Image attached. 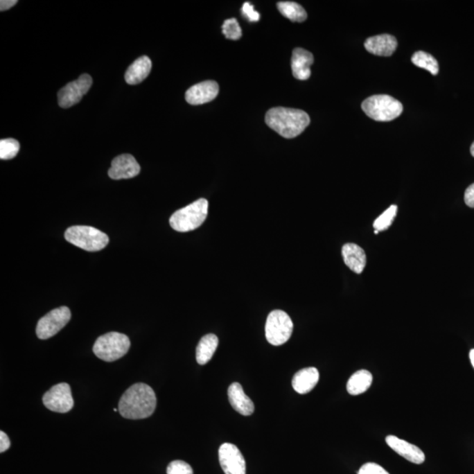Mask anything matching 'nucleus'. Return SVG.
I'll use <instances>...</instances> for the list:
<instances>
[{"label":"nucleus","mask_w":474,"mask_h":474,"mask_svg":"<svg viewBox=\"0 0 474 474\" xmlns=\"http://www.w3.org/2000/svg\"><path fill=\"white\" fill-rule=\"evenodd\" d=\"M140 170L141 167L136 158L130 154H124L112 161L108 176L115 180L128 179L137 177Z\"/></svg>","instance_id":"12"},{"label":"nucleus","mask_w":474,"mask_h":474,"mask_svg":"<svg viewBox=\"0 0 474 474\" xmlns=\"http://www.w3.org/2000/svg\"><path fill=\"white\" fill-rule=\"evenodd\" d=\"M219 460L225 474H246L245 457L235 444L225 443L220 446Z\"/></svg>","instance_id":"11"},{"label":"nucleus","mask_w":474,"mask_h":474,"mask_svg":"<svg viewBox=\"0 0 474 474\" xmlns=\"http://www.w3.org/2000/svg\"><path fill=\"white\" fill-rule=\"evenodd\" d=\"M358 474H390L376 463H367L361 466Z\"/></svg>","instance_id":"29"},{"label":"nucleus","mask_w":474,"mask_h":474,"mask_svg":"<svg viewBox=\"0 0 474 474\" xmlns=\"http://www.w3.org/2000/svg\"><path fill=\"white\" fill-rule=\"evenodd\" d=\"M373 383V375L367 370L356 371L349 378L347 383L348 393L351 395H358L365 393Z\"/></svg>","instance_id":"22"},{"label":"nucleus","mask_w":474,"mask_h":474,"mask_svg":"<svg viewBox=\"0 0 474 474\" xmlns=\"http://www.w3.org/2000/svg\"><path fill=\"white\" fill-rule=\"evenodd\" d=\"M44 406L53 412L67 413L74 406L70 385L60 383L55 385L42 398Z\"/></svg>","instance_id":"9"},{"label":"nucleus","mask_w":474,"mask_h":474,"mask_svg":"<svg viewBox=\"0 0 474 474\" xmlns=\"http://www.w3.org/2000/svg\"><path fill=\"white\" fill-rule=\"evenodd\" d=\"M314 61L312 53L304 49H295L292 55V71L294 77L299 80H308L311 76L310 67Z\"/></svg>","instance_id":"15"},{"label":"nucleus","mask_w":474,"mask_h":474,"mask_svg":"<svg viewBox=\"0 0 474 474\" xmlns=\"http://www.w3.org/2000/svg\"><path fill=\"white\" fill-rule=\"evenodd\" d=\"M465 202L467 206L474 209V184H471L466 191Z\"/></svg>","instance_id":"32"},{"label":"nucleus","mask_w":474,"mask_h":474,"mask_svg":"<svg viewBox=\"0 0 474 474\" xmlns=\"http://www.w3.org/2000/svg\"><path fill=\"white\" fill-rule=\"evenodd\" d=\"M386 442L391 449H393L395 453L411 463L420 465L425 460V455H424L423 450L419 447L407 442V441L400 439L399 437L395 436H388Z\"/></svg>","instance_id":"14"},{"label":"nucleus","mask_w":474,"mask_h":474,"mask_svg":"<svg viewBox=\"0 0 474 474\" xmlns=\"http://www.w3.org/2000/svg\"><path fill=\"white\" fill-rule=\"evenodd\" d=\"M471 154H472V156L474 157V141L473 143L472 144V146H471Z\"/></svg>","instance_id":"35"},{"label":"nucleus","mask_w":474,"mask_h":474,"mask_svg":"<svg viewBox=\"0 0 474 474\" xmlns=\"http://www.w3.org/2000/svg\"><path fill=\"white\" fill-rule=\"evenodd\" d=\"M362 109L374 121H390L400 116L403 105L389 95H374L362 103Z\"/></svg>","instance_id":"4"},{"label":"nucleus","mask_w":474,"mask_h":474,"mask_svg":"<svg viewBox=\"0 0 474 474\" xmlns=\"http://www.w3.org/2000/svg\"><path fill=\"white\" fill-rule=\"evenodd\" d=\"M167 474H193L192 467L182 460H175L167 467Z\"/></svg>","instance_id":"28"},{"label":"nucleus","mask_w":474,"mask_h":474,"mask_svg":"<svg viewBox=\"0 0 474 474\" xmlns=\"http://www.w3.org/2000/svg\"><path fill=\"white\" fill-rule=\"evenodd\" d=\"M219 339L216 335L209 334L200 339L196 349V360L199 365L209 363L218 347Z\"/></svg>","instance_id":"21"},{"label":"nucleus","mask_w":474,"mask_h":474,"mask_svg":"<svg viewBox=\"0 0 474 474\" xmlns=\"http://www.w3.org/2000/svg\"><path fill=\"white\" fill-rule=\"evenodd\" d=\"M219 94V85L216 81H204L194 85L186 92V100L190 105H198L215 100Z\"/></svg>","instance_id":"13"},{"label":"nucleus","mask_w":474,"mask_h":474,"mask_svg":"<svg viewBox=\"0 0 474 474\" xmlns=\"http://www.w3.org/2000/svg\"><path fill=\"white\" fill-rule=\"evenodd\" d=\"M157 407V396L150 386L137 383L121 396L118 410L127 419L139 420L152 416Z\"/></svg>","instance_id":"1"},{"label":"nucleus","mask_w":474,"mask_h":474,"mask_svg":"<svg viewBox=\"0 0 474 474\" xmlns=\"http://www.w3.org/2000/svg\"><path fill=\"white\" fill-rule=\"evenodd\" d=\"M412 62L417 67L425 69L426 71H430L431 74L436 76L439 71V65L437 59L429 54V53L423 51H417L414 53L412 57Z\"/></svg>","instance_id":"24"},{"label":"nucleus","mask_w":474,"mask_h":474,"mask_svg":"<svg viewBox=\"0 0 474 474\" xmlns=\"http://www.w3.org/2000/svg\"><path fill=\"white\" fill-rule=\"evenodd\" d=\"M396 38L391 35H380L368 38L365 42V48L371 54L380 57H390L396 51Z\"/></svg>","instance_id":"16"},{"label":"nucleus","mask_w":474,"mask_h":474,"mask_svg":"<svg viewBox=\"0 0 474 474\" xmlns=\"http://www.w3.org/2000/svg\"><path fill=\"white\" fill-rule=\"evenodd\" d=\"M92 85L90 75L83 74L77 80L66 85L58 92V105L62 108H69L82 100L87 94Z\"/></svg>","instance_id":"10"},{"label":"nucleus","mask_w":474,"mask_h":474,"mask_svg":"<svg viewBox=\"0 0 474 474\" xmlns=\"http://www.w3.org/2000/svg\"><path fill=\"white\" fill-rule=\"evenodd\" d=\"M71 317V313L67 307L55 308L40 319L36 327V335L42 340L54 337L67 325Z\"/></svg>","instance_id":"8"},{"label":"nucleus","mask_w":474,"mask_h":474,"mask_svg":"<svg viewBox=\"0 0 474 474\" xmlns=\"http://www.w3.org/2000/svg\"><path fill=\"white\" fill-rule=\"evenodd\" d=\"M19 143L17 140L8 138L0 141V158L2 160L12 159L19 153Z\"/></svg>","instance_id":"26"},{"label":"nucleus","mask_w":474,"mask_h":474,"mask_svg":"<svg viewBox=\"0 0 474 474\" xmlns=\"http://www.w3.org/2000/svg\"><path fill=\"white\" fill-rule=\"evenodd\" d=\"M294 331L292 319L282 310L270 313L265 324L266 339L272 345L279 346L286 344Z\"/></svg>","instance_id":"7"},{"label":"nucleus","mask_w":474,"mask_h":474,"mask_svg":"<svg viewBox=\"0 0 474 474\" xmlns=\"http://www.w3.org/2000/svg\"><path fill=\"white\" fill-rule=\"evenodd\" d=\"M65 239L87 252H98L109 243L107 234L90 226H73L66 230Z\"/></svg>","instance_id":"5"},{"label":"nucleus","mask_w":474,"mask_h":474,"mask_svg":"<svg viewBox=\"0 0 474 474\" xmlns=\"http://www.w3.org/2000/svg\"><path fill=\"white\" fill-rule=\"evenodd\" d=\"M397 206L393 205L389 209L385 211L382 215L378 217L374 223V228L377 231L380 232L386 230L393 223L395 216L397 213Z\"/></svg>","instance_id":"25"},{"label":"nucleus","mask_w":474,"mask_h":474,"mask_svg":"<svg viewBox=\"0 0 474 474\" xmlns=\"http://www.w3.org/2000/svg\"><path fill=\"white\" fill-rule=\"evenodd\" d=\"M16 4H17L16 0H1L0 1V11H6Z\"/></svg>","instance_id":"33"},{"label":"nucleus","mask_w":474,"mask_h":474,"mask_svg":"<svg viewBox=\"0 0 474 474\" xmlns=\"http://www.w3.org/2000/svg\"><path fill=\"white\" fill-rule=\"evenodd\" d=\"M130 345V338L126 335L110 332L97 339L94 345V353L101 360L114 362L126 355Z\"/></svg>","instance_id":"6"},{"label":"nucleus","mask_w":474,"mask_h":474,"mask_svg":"<svg viewBox=\"0 0 474 474\" xmlns=\"http://www.w3.org/2000/svg\"><path fill=\"white\" fill-rule=\"evenodd\" d=\"M11 446V441H10L8 434L4 431H0V453H5Z\"/></svg>","instance_id":"31"},{"label":"nucleus","mask_w":474,"mask_h":474,"mask_svg":"<svg viewBox=\"0 0 474 474\" xmlns=\"http://www.w3.org/2000/svg\"><path fill=\"white\" fill-rule=\"evenodd\" d=\"M319 378H320V374L317 369L315 367L302 369L292 378V387L299 394H308L317 385Z\"/></svg>","instance_id":"19"},{"label":"nucleus","mask_w":474,"mask_h":474,"mask_svg":"<svg viewBox=\"0 0 474 474\" xmlns=\"http://www.w3.org/2000/svg\"><path fill=\"white\" fill-rule=\"evenodd\" d=\"M228 395L229 403L236 412L245 416H250L254 412V403L249 397L247 396L239 383L235 382V383L230 385Z\"/></svg>","instance_id":"17"},{"label":"nucleus","mask_w":474,"mask_h":474,"mask_svg":"<svg viewBox=\"0 0 474 474\" xmlns=\"http://www.w3.org/2000/svg\"><path fill=\"white\" fill-rule=\"evenodd\" d=\"M342 255L345 265L352 272L360 274L364 271L367 265V255L360 246L356 243H346L342 246Z\"/></svg>","instance_id":"18"},{"label":"nucleus","mask_w":474,"mask_h":474,"mask_svg":"<svg viewBox=\"0 0 474 474\" xmlns=\"http://www.w3.org/2000/svg\"><path fill=\"white\" fill-rule=\"evenodd\" d=\"M152 68V62L146 55L137 59L136 61L128 67L125 80L128 85H137L143 82L150 73Z\"/></svg>","instance_id":"20"},{"label":"nucleus","mask_w":474,"mask_h":474,"mask_svg":"<svg viewBox=\"0 0 474 474\" xmlns=\"http://www.w3.org/2000/svg\"><path fill=\"white\" fill-rule=\"evenodd\" d=\"M469 357H470L471 363H472L473 367L474 368V349H473V350L470 351Z\"/></svg>","instance_id":"34"},{"label":"nucleus","mask_w":474,"mask_h":474,"mask_svg":"<svg viewBox=\"0 0 474 474\" xmlns=\"http://www.w3.org/2000/svg\"><path fill=\"white\" fill-rule=\"evenodd\" d=\"M222 33L227 39L239 40L242 37V28L235 18L226 19L222 25Z\"/></svg>","instance_id":"27"},{"label":"nucleus","mask_w":474,"mask_h":474,"mask_svg":"<svg viewBox=\"0 0 474 474\" xmlns=\"http://www.w3.org/2000/svg\"><path fill=\"white\" fill-rule=\"evenodd\" d=\"M242 13L248 21L256 22L259 21L260 15L254 9V6L249 2L245 3L242 8Z\"/></svg>","instance_id":"30"},{"label":"nucleus","mask_w":474,"mask_h":474,"mask_svg":"<svg viewBox=\"0 0 474 474\" xmlns=\"http://www.w3.org/2000/svg\"><path fill=\"white\" fill-rule=\"evenodd\" d=\"M279 11L281 12L283 16L294 22H303L308 18L307 12L302 8L301 5L297 3L292 1H281L279 2Z\"/></svg>","instance_id":"23"},{"label":"nucleus","mask_w":474,"mask_h":474,"mask_svg":"<svg viewBox=\"0 0 474 474\" xmlns=\"http://www.w3.org/2000/svg\"><path fill=\"white\" fill-rule=\"evenodd\" d=\"M266 124L281 137L291 139L299 136L310 123L306 112L295 108L274 107L265 115Z\"/></svg>","instance_id":"2"},{"label":"nucleus","mask_w":474,"mask_h":474,"mask_svg":"<svg viewBox=\"0 0 474 474\" xmlns=\"http://www.w3.org/2000/svg\"><path fill=\"white\" fill-rule=\"evenodd\" d=\"M209 213V202L200 199L183 207L171 216L170 225L177 232H188L199 228Z\"/></svg>","instance_id":"3"},{"label":"nucleus","mask_w":474,"mask_h":474,"mask_svg":"<svg viewBox=\"0 0 474 474\" xmlns=\"http://www.w3.org/2000/svg\"><path fill=\"white\" fill-rule=\"evenodd\" d=\"M114 412H117V411H119L118 408H114Z\"/></svg>","instance_id":"36"}]
</instances>
